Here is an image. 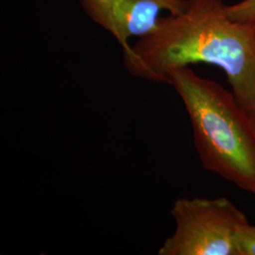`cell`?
<instances>
[{"label": "cell", "instance_id": "cell-1", "mask_svg": "<svg viewBox=\"0 0 255 255\" xmlns=\"http://www.w3.org/2000/svg\"><path fill=\"white\" fill-rule=\"evenodd\" d=\"M223 0H187L185 9L165 14L148 35L123 51L128 72L166 83L174 70L214 64L227 76L239 104L255 114V22L230 18Z\"/></svg>", "mask_w": 255, "mask_h": 255}, {"label": "cell", "instance_id": "cell-2", "mask_svg": "<svg viewBox=\"0 0 255 255\" xmlns=\"http://www.w3.org/2000/svg\"><path fill=\"white\" fill-rule=\"evenodd\" d=\"M166 84L188 114L203 167L255 195V124L234 93L189 66L172 71Z\"/></svg>", "mask_w": 255, "mask_h": 255}, {"label": "cell", "instance_id": "cell-3", "mask_svg": "<svg viewBox=\"0 0 255 255\" xmlns=\"http://www.w3.org/2000/svg\"><path fill=\"white\" fill-rule=\"evenodd\" d=\"M171 216L175 231L158 255H237V232L249 223L227 198L178 199Z\"/></svg>", "mask_w": 255, "mask_h": 255}, {"label": "cell", "instance_id": "cell-4", "mask_svg": "<svg viewBox=\"0 0 255 255\" xmlns=\"http://www.w3.org/2000/svg\"><path fill=\"white\" fill-rule=\"evenodd\" d=\"M85 14L108 31L121 46H130L131 38L151 33L165 14L182 11L187 0H79Z\"/></svg>", "mask_w": 255, "mask_h": 255}, {"label": "cell", "instance_id": "cell-5", "mask_svg": "<svg viewBox=\"0 0 255 255\" xmlns=\"http://www.w3.org/2000/svg\"><path fill=\"white\" fill-rule=\"evenodd\" d=\"M236 247L237 255H255V226L248 223L239 229Z\"/></svg>", "mask_w": 255, "mask_h": 255}, {"label": "cell", "instance_id": "cell-6", "mask_svg": "<svg viewBox=\"0 0 255 255\" xmlns=\"http://www.w3.org/2000/svg\"><path fill=\"white\" fill-rule=\"evenodd\" d=\"M230 18L240 22H255V0H242L226 7Z\"/></svg>", "mask_w": 255, "mask_h": 255}, {"label": "cell", "instance_id": "cell-7", "mask_svg": "<svg viewBox=\"0 0 255 255\" xmlns=\"http://www.w3.org/2000/svg\"><path fill=\"white\" fill-rule=\"evenodd\" d=\"M252 118H253V120H254V124H255V115H252Z\"/></svg>", "mask_w": 255, "mask_h": 255}]
</instances>
